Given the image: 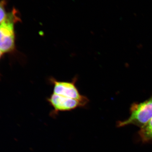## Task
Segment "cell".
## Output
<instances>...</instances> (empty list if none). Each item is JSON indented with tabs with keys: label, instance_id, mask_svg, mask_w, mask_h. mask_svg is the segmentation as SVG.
I'll use <instances>...</instances> for the list:
<instances>
[{
	"label": "cell",
	"instance_id": "3",
	"mask_svg": "<svg viewBox=\"0 0 152 152\" xmlns=\"http://www.w3.org/2000/svg\"><path fill=\"white\" fill-rule=\"evenodd\" d=\"M77 78H74L72 81H60L52 77L50 81L53 86V94L80 101L86 106L89 102L88 98L82 95L76 86Z\"/></svg>",
	"mask_w": 152,
	"mask_h": 152
},
{
	"label": "cell",
	"instance_id": "1",
	"mask_svg": "<svg viewBox=\"0 0 152 152\" xmlns=\"http://www.w3.org/2000/svg\"><path fill=\"white\" fill-rule=\"evenodd\" d=\"M130 115L124 121L118 122V127L133 125L140 128L145 126L152 118V96L141 103H134L130 107Z\"/></svg>",
	"mask_w": 152,
	"mask_h": 152
},
{
	"label": "cell",
	"instance_id": "2",
	"mask_svg": "<svg viewBox=\"0 0 152 152\" xmlns=\"http://www.w3.org/2000/svg\"><path fill=\"white\" fill-rule=\"evenodd\" d=\"M16 14L13 11L8 14L4 20L0 24V50L2 53L12 51L15 48L14 25L19 20Z\"/></svg>",
	"mask_w": 152,
	"mask_h": 152
},
{
	"label": "cell",
	"instance_id": "4",
	"mask_svg": "<svg viewBox=\"0 0 152 152\" xmlns=\"http://www.w3.org/2000/svg\"><path fill=\"white\" fill-rule=\"evenodd\" d=\"M47 101L53 107V111L51 115L54 116L61 112L70 111L86 105L78 100L53 94L47 99Z\"/></svg>",
	"mask_w": 152,
	"mask_h": 152
},
{
	"label": "cell",
	"instance_id": "7",
	"mask_svg": "<svg viewBox=\"0 0 152 152\" xmlns=\"http://www.w3.org/2000/svg\"><path fill=\"white\" fill-rule=\"evenodd\" d=\"M2 54V52L0 50V58H1V56Z\"/></svg>",
	"mask_w": 152,
	"mask_h": 152
},
{
	"label": "cell",
	"instance_id": "5",
	"mask_svg": "<svg viewBox=\"0 0 152 152\" xmlns=\"http://www.w3.org/2000/svg\"><path fill=\"white\" fill-rule=\"evenodd\" d=\"M139 137L143 143L152 142V118L145 126L140 128Z\"/></svg>",
	"mask_w": 152,
	"mask_h": 152
},
{
	"label": "cell",
	"instance_id": "6",
	"mask_svg": "<svg viewBox=\"0 0 152 152\" xmlns=\"http://www.w3.org/2000/svg\"><path fill=\"white\" fill-rule=\"evenodd\" d=\"M8 14H6V11L4 8L3 4L0 2V23L4 20L7 16Z\"/></svg>",
	"mask_w": 152,
	"mask_h": 152
}]
</instances>
